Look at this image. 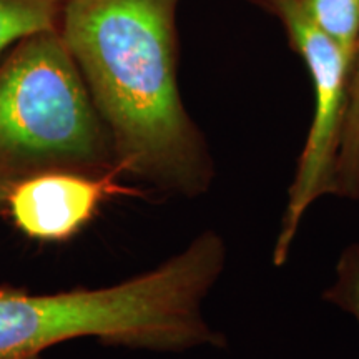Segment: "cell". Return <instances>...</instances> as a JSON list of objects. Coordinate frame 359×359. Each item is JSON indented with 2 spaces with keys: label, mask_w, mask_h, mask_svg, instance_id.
Segmentation results:
<instances>
[{
  "label": "cell",
  "mask_w": 359,
  "mask_h": 359,
  "mask_svg": "<svg viewBox=\"0 0 359 359\" xmlns=\"http://www.w3.org/2000/svg\"><path fill=\"white\" fill-rule=\"evenodd\" d=\"M67 0H0V55L30 35L60 29Z\"/></svg>",
  "instance_id": "obj_6"
},
{
  "label": "cell",
  "mask_w": 359,
  "mask_h": 359,
  "mask_svg": "<svg viewBox=\"0 0 359 359\" xmlns=\"http://www.w3.org/2000/svg\"><path fill=\"white\" fill-rule=\"evenodd\" d=\"M48 172L122 177L60 30L20 40L0 64V213L13 188Z\"/></svg>",
  "instance_id": "obj_3"
},
{
  "label": "cell",
  "mask_w": 359,
  "mask_h": 359,
  "mask_svg": "<svg viewBox=\"0 0 359 359\" xmlns=\"http://www.w3.org/2000/svg\"><path fill=\"white\" fill-rule=\"evenodd\" d=\"M309 19L351 58L359 39V0H302Z\"/></svg>",
  "instance_id": "obj_8"
},
{
  "label": "cell",
  "mask_w": 359,
  "mask_h": 359,
  "mask_svg": "<svg viewBox=\"0 0 359 359\" xmlns=\"http://www.w3.org/2000/svg\"><path fill=\"white\" fill-rule=\"evenodd\" d=\"M246 2L275 17L283 25L291 48L306 65L314 92L311 125L288 188V201L273 248V264L283 266L309 206L321 196L333 195L346 116L351 58L309 19L302 0Z\"/></svg>",
  "instance_id": "obj_4"
},
{
  "label": "cell",
  "mask_w": 359,
  "mask_h": 359,
  "mask_svg": "<svg viewBox=\"0 0 359 359\" xmlns=\"http://www.w3.org/2000/svg\"><path fill=\"white\" fill-rule=\"evenodd\" d=\"M323 299L353 314L359 325V243L346 246L339 255L334 281L325 290Z\"/></svg>",
  "instance_id": "obj_9"
},
{
  "label": "cell",
  "mask_w": 359,
  "mask_h": 359,
  "mask_svg": "<svg viewBox=\"0 0 359 359\" xmlns=\"http://www.w3.org/2000/svg\"><path fill=\"white\" fill-rule=\"evenodd\" d=\"M180 0H67L62 39L105 123L120 175L198 198L217 168L178 87Z\"/></svg>",
  "instance_id": "obj_1"
},
{
  "label": "cell",
  "mask_w": 359,
  "mask_h": 359,
  "mask_svg": "<svg viewBox=\"0 0 359 359\" xmlns=\"http://www.w3.org/2000/svg\"><path fill=\"white\" fill-rule=\"evenodd\" d=\"M333 195L353 201L359 200V39L351 64L346 116L336 163Z\"/></svg>",
  "instance_id": "obj_7"
},
{
  "label": "cell",
  "mask_w": 359,
  "mask_h": 359,
  "mask_svg": "<svg viewBox=\"0 0 359 359\" xmlns=\"http://www.w3.org/2000/svg\"><path fill=\"white\" fill-rule=\"evenodd\" d=\"M116 178L79 172L37 175L13 188L2 213L29 240L64 243L97 217L105 200L123 190Z\"/></svg>",
  "instance_id": "obj_5"
},
{
  "label": "cell",
  "mask_w": 359,
  "mask_h": 359,
  "mask_svg": "<svg viewBox=\"0 0 359 359\" xmlns=\"http://www.w3.org/2000/svg\"><path fill=\"white\" fill-rule=\"evenodd\" d=\"M226 259V241L206 230L167 262L110 286L57 293L0 286V359H43L83 338L155 353L226 348L203 313Z\"/></svg>",
  "instance_id": "obj_2"
}]
</instances>
